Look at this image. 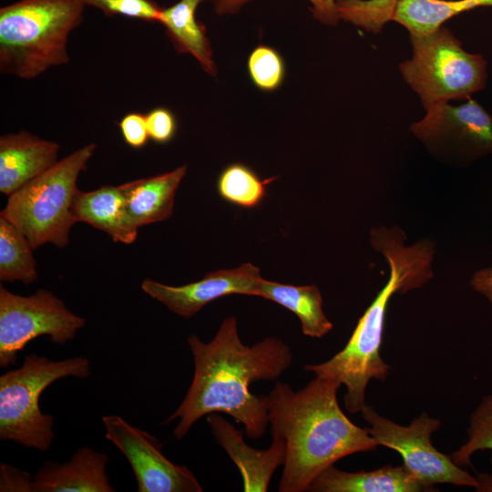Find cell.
Returning a JSON list of instances; mask_svg holds the SVG:
<instances>
[{"mask_svg":"<svg viewBox=\"0 0 492 492\" xmlns=\"http://www.w3.org/2000/svg\"><path fill=\"white\" fill-rule=\"evenodd\" d=\"M370 241L390 267L389 280L359 319L346 345L324 363L306 364L305 372L333 379L346 388L344 406L349 413L366 405L365 390L371 379L384 381L389 366L380 354L385 313L390 298L425 285L434 275V244L425 239L405 246V234L397 226L374 228Z\"/></svg>","mask_w":492,"mask_h":492,"instance_id":"3957f363","label":"cell"},{"mask_svg":"<svg viewBox=\"0 0 492 492\" xmlns=\"http://www.w3.org/2000/svg\"><path fill=\"white\" fill-rule=\"evenodd\" d=\"M248 70L253 84L262 91H273L282 83L284 62L280 54L267 46H258L248 59Z\"/></svg>","mask_w":492,"mask_h":492,"instance_id":"484cf974","label":"cell"},{"mask_svg":"<svg viewBox=\"0 0 492 492\" xmlns=\"http://www.w3.org/2000/svg\"><path fill=\"white\" fill-rule=\"evenodd\" d=\"M366 427L377 446L397 451L404 466L428 491H435L436 484H452L477 488L478 481L454 463L451 456L438 451L431 442L432 434L440 421L422 413L409 425L404 426L379 415L373 406L361 411Z\"/></svg>","mask_w":492,"mask_h":492,"instance_id":"9c48e42d","label":"cell"},{"mask_svg":"<svg viewBox=\"0 0 492 492\" xmlns=\"http://www.w3.org/2000/svg\"><path fill=\"white\" fill-rule=\"evenodd\" d=\"M34 250L23 232L0 217V280L25 284L37 278Z\"/></svg>","mask_w":492,"mask_h":492,"instance_id":"7402d4cb","label":"cell"},{"mask_svg":"<svg viewBox=\"0 0 492 492\" xmlns=\"http://www.w3.org/2000/svg\"><path fill=\"white\" fill-rule=\"evenodd\" d=\"M275 178L261 179L249 167L234 163L226 167L218 179L220 197L243 208H253L264 198L266 185Z\"/></svg>","mask_w":492,"mask_h":492,"instance_id":"603a6c76","label":"cell"},{"mask_svg":"<svg viewBox=\"0 0 492 492\" xmlns=\"http://www.w3.org/2000/svg\"><path fill=\"white\" fill-rule=\"evenodd\" d=\"M81 0H18L0 8V72L33 79L70 57V33L83 21Z\"/></svg>","mask_w":492,"mask_h":492,"instance_id":"277c9868","label":"cell"},{"mask_svg":"<svg viewBox=\"0 0 492 492\" xmlns=\"http://www.w3.org/2000/svg\"><path fill=\"white\" fill-rule=\"evenodd\" d=\"M186 171L187 166L183 165L167 173L119 186L128 214L136 227L163 221L172 216L175 192Z\"/></svg>","mask_w":492,"mask_h":492,"instance_id":"e0dca14e","label":"cell"},{"mask_svg":"<svg viewBox=\"0 0 492 492\" xmlns=\"http://www.w3.org/2000/svg\"><path fill=\"white\" fill-rule=\"evenodd\" d=\"M149 137L158 143H167L176 131V119L165 108H157L146 115Z\"/></svg>","mask_w":492,"mask_h":492,"instance_id":"f1b7e54d","label":"cell"},{"mask_svg":"<svg viewBox=\"0 0 492 492\" xmlns=\"http://www.w3.org/2000/svg\"><path fill=\"white\" fill-rule=\"evenodd\" d=\"M86 320L72 313L51 291L15 294L0 285V367L15 364L17 354L39 336L56 344L72 341Z\"/></svg>","mask_w":492,"mask_h":492,"instance_id":"ba28073f","label":"cell"},{"mask_svg":"<svg viewBox=\"0 0 492 492\" xmlns=\"http://www.w3.org/2000/svg\"><path fill=\"white\" fill-rule=\"evenodd\" d=\"M400 0H336L339 19L378 34L392 21Z\"/></svg>","mask_w":492,"mask_h":492,"instance_id":"cb8c5ba5","label":"cell"},{"mask_svg":"<svg viewBox=\"0 0 492 492\" xmlns=\"http://www.w3.org/2000/svg\"><path fill=\"white\" fill-rule=\"evenodd\" d=\"M59 145L27 131L0 137V191L10 196L58 161Z\"/></svg>","mask_w":492,"mask_h":492,"instance_id":"9a60e30c","label":"cell"},{"mask_svg":"<svg viewBox=\"0 0 492 492\" xmlns=\"http://www.w3.org/2000/svg\"><path fill=\"white\" fill-rule=\"evenodd\" d=\"M475 291L483 293L492 302V268L477 272L472 279Z\"/></svg>","mask_w":492,"mask_h":492,"instance_id":"1f68e13d","label":"cell"},{"mask_svg":"<svg viewBox=\"0 0 492 492\" xmlns=\"http://www.w3.org/2000/svg\"><path fill=\"white\" fill-rule=\"evenodd\" d=\"M482 6L492 7V0H400L392 21L410 35H426L455 15Z\"/></svg>","mask_w":492,"mask_h":492,"instance_id":"44dd1931","label":"cell"},{"mask_svg":"<svg viewBox=\"0 0 492 492\" xmlns=\"http://www.w3.org/2000/svg\"><path fill=\"white\" fill-rule=\"evenodd\" d=\"M467 441L451 455L455 464L470 466L472 456L484 450L492 451V395H484L471 415Z\"/></svg>","mask_w":492,"mask_h":492,"instance_id":"d4e9b609","label":"cell"},{"mask_svg":"<svg viewBox=\"0 0 492 492\" xmlns=\"http://www.w3.org/2000/svg\"><path fill=\"white\" fill-rule=\"evenodd\" d=\"M90 374V361L84 356L53 361L36 354L26 355L20 367L0 376V439L48 451L56 435L53 415L40 409L43 391L57 380L83 379Z\"/></svg>","mask_w":492,"mask_h":492,"instance_id":"5b68a950","label":"cell"},{"mask_svg":"<svg viewBox=\"0 0 492 492\" xmlns=\"http://www.w3.org/2000/svg\"><path fill=\"white\" fill-rule=\"evenodd\" d=\"M188 344L193 377L180 405L163 424L178 419L173 436L181 440L201 417L224 413L243 425L248 438H261L269 425L268 397L253 395L249 387L278 379L292 363L290 346L274 336L244 344L234 316L222 321L210 342L191 334Z\"/></svg>","mask_w":492,"mask_h":492,"instance_id":"6da1fadb","label":"cell"},{"mask_svg":"<svg viewBox=\"0 0 492 492\" xmlns=\"http://www.w3.org/2000/svg\"><path fill=\"white\" fill-rule=\"evenodd\" d=\"M34 475L10 466L0 464V491L1 492H34Z\"/></svg>","mask_w":492,"mask_h":492,"instance_id":"4dcf8cb0","label":"cell"},{"mask_svg":"<svg viewBox=\"0 0 492 492\" xmlns=\"http://www.w3.org/2000/svg\"><path fill=\"white\" fill-rule=\"evenodd\" d=\"M410 129L443 155L475 159L492 153V117L471 97L458 106L443 103L428 108Z\"/></svg>","mask_w":492,"mask_h":492,"instance_id":"8fae6325","label":"cell"},{"mask_svg":"<svg viewBox=\"0 0 492 492\" xmlns=\"http://www.w3.org/2000/svg\"><path fill=\"white\" fill-rule=\"evenodd\" d=\"M215 441L225 450L239 468L246 492H265L274 472L283 466L286 445L282 439L272 437L264 450L250 446L243 439V432L235 428L218 413L207 415Z\"/></svg>","mask_w":492,"mask_h":492,"instance_id":"4fadbf2b","label":"cell"},{"mask_svg":"<svg viewBox=\"0 0 492 492\" xmlns=\"http://www.w3.org/2000/svg\"><path fill=\"white\" fill-rule=\"evenodd\" d=\"M410 39L413 56L400 64V72L425 110L453 99H468L485 88L486 59L464 50L448 28L442 26L426 35H410Z\"/></svg>","mask_w":492,"mask_h":492,"instance_id":"52a82bcc","label":"cell"},{"mask_svg":"<svg viewBox=\"0 0 492 492\" xmlns=\"http://www.w3.org/2000/svg\"><path fill=\"white\" fill-rule=\"evenodd\" d=\"M207 0H179L173 5L162 8L160 23L179 53L194 56L210 76H217V67L206 31L196 19L199 5Z\"/></svg>","mask_w":492,"mask_h":492,"instance_id":"d6986e66","label":"cell"},{"mask_svg":"<svg viewBox=\"0 0 492 492\" xmlns=\"http://www.w3.org/2000/svg\"><path fill=\"white\" fill-rule=\"evenodd\" d=\"M263 280L259 268L251 263H243L234 269L210 272L200 281L180 286L145 279L141 289L170 312L182 317H190L209 302L226 295L259 296Z\"/></svg>","mask_w":492,"mask_h":492,"instance_id":"7c38bea8","label":"cell"},{"mask_svg":"<svg viewBox=\"0 0 492 492\" xmlns=\"http://www.w3.org/2000/svg\"><path fill=\"white\" fill-rule=\"evenodd\" d=\"M220 15L235 14L251 0H209ZM316 20L326 26H336L339 22L336 0H308Z\"/></svg>","mask_w":492,"mask_h":492,"instance_id":"83f0119b","label":"cell"},{"mask_svg":"<svg viewBox=\"0 0 492 492\" xmlns=\"http://www.w3.org/2000/svg\"><path fill=\"white\" fill-rule=\"evenodd\" d=\"M105 437L128 461L138 492H201V485L185 466L174 464L162 452V444L148 432L117 415H104Z\"/></svg>","mask_w":492,"mask_h":492,"instance_id":"30bf717a","label":"cell"},{"mask_svg":"<svg viewBox=\"0 0 492 492\" xmlns=\"http://www.w3.org/2000/svg\"><path fill=\"white\" fill-rule=\"evenodd\" d=\"M478 481V491H492V476L490 475H478L476 477Z\"/></svg>","mask_w":492,"mask_h":492,"instance_id":"d6a6232c","label":"cell"},{"mask_svg":"<svg viewBox=\"0 0 492 492\" xmlns=\"http://www.w3.org/2000/svg\"><path fill=\"white\" fill-rule=\"evenodd\" d=\"M341 385L315 376L298 391L277 382L267 395L272 437L286 445L280 492L308 491L336 461L376 448L367 429L354 425L342 411L337 400Z\"/></svg>","mask_w":492,"mask_h":492,"instance_id":"7a4b0ae2","label":"cell"},{"mask_svg":"<svg viewBox=\"0 0 492 492\" xmlns=\"http://www.w3.org/2000/svg\"><path fill=\"white\" fill-rule=\"evenodd\" d=\"M259 297L292 312L299 318L302 332L306 336L321 338L333 329V323L323 311L321 292L314 284L295 286L263 280Z\"/></svg>","mask_w":492,"mask_h":492,"instance_id":"ffe728a7","label":"cell"},{"mask_svg":"<svg viewBox=\"0 0 492 492\" xmlns=\"http://www.w3.org/2000/svg\"><path fill=\"white\" fill-rule=\"evenodd\" d=\"M85 6L100 10L105 15H121L159 22L162 8L152 0H81Z\"/></svg>","mask_w":492,"mask_h":492,"instance_id":"4316f807","label":"cell"},{"mask_svg":"<svg viewBox=\"0 0 492 492\" xmlns=\"http://www.w3.org/2000/svg\"><path fill=\"white\" fill-rule=\"evenodd\" d=\"M73 217L108 233L115 242L130 244L138 228L131 221L119 186H102L91 191L77 190L71 205Z\"/></svg>","mask_w":492,"mask_h":492,"instance_id":"2e32d148","label":"cell"},{"mask_svg":"<svg viewBox=\"0 0 492 492\" xmlns=\"http://www.w3.org/2000/svg\"><path fill=\"white\" fill-rule=\"evenodd\" d=\"M119 128L124 140L132 148L143 147L149 138L146 116L138 112L127 114L120 120Z\"/></svg>","mask_w":492,"mask_h":492,"instance_id":"f546056e","label":"cell"},{"mask_svg":"<svg viewBox=\"0 0 492 492\" xmlns=\"http://www.w3.org/2000/svg\"><path fill=\"white\" fill-rule=\"evenodd\" d=\"M313 492H418L428 491L405 466H384L373 471L346 472L333 466L310 485Z\"/></svg>","mask_w":492,"mask_h":492,"instance_id":"ac0fdd59","label":"cell"},{"mask_svg":"<svg viewBox=\"0 0 492 492\" xmlns=\"http://www.w3.org/2000/svg\"><path fill=\"white\" fill-rule=\"evenodd\" d=\"M108 456L78 448L65 463L46 461L34 475V492H113L107 473Z\"/></svg>","mask_w":492,"mask_h":492,"instance_id":"5bb4252c","label":"cell"},{"mask_svg":"<svg viewBox=\"0 0 492 492\" xmlns=\"http://www.w3.org/2000/svg\"><path fill=\"white\" fill-rule=\"evenodd\" d=\"M97 149L87 144L12 193L0 212L26 237L33 249L45 243L64 248L76 223L71 205L78 175Z\"/></svg>","mask_w":492,"mask_h":492,"instance_id":"8992f818","label":"cell"}]
</instances>
